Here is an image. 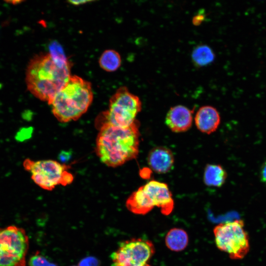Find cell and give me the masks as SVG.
<instances>
[{
    "label": "cell",
    "instance_id": "26",
    "mask_svg": "<svg viewBox=\"0 0 266 266\" xmlns=\"http://www.w3.org/2000/svg\"><path fill=\"white\" fill-rule=\"evenodd\" d=\"M49 266H56L55 265L53 264H51L49 265Z\"/></svg>",
    "mask_w": 266,
    "mask_h": 266
},
{
    "label": "cell",
    "instance_id": "3",
    "mask_svg": "<svg viewBox=\"0 0 266 266\" xmlns=\"http://www.w3.org/2000/svg\"><path fill=\"white\" fill-rule=\"evenodd\" d=\"M93 99L91 83L77 75H71L65 86L49 103L60 122L78 120L88 110Z\"/></svg>",
    "mask_w": 266,
    "mask_h": 266
},
{
    "label": "cell",
    "instance_id": "13",
    "mask_svg": "<svg viewBox=\"0 0 266 266\" xmlns=\"http://www.w3.org/2000/svg\"><path fill=\"white\" fill-rule=\"evenodd\" d=\"M126 206L131 212L139 215H145L154 207L143 186L131 194L126 201Z\"/></svg>",
    "mask_w": 266,
    "mask_h": 266
},
{
    "label": "cell",
    "instance_id": "14",
    "mask_svg": "<svg viewBox=\"0 0 266 266\" xmlns=\"http://www.w3.org/2000/svg\"><path fill=\"white\" fill-rule=\"evenodd\" d=\"M227 173L224 167L217 164H208L205 167L203 181L208 186L220 187L224 185Z\"/></svg>",
    "mask_w": 266,
    "mask_h": 266
},
{
    "label": "cell",
    "instance_id": "10",
    "mask_svg": "<svg viewBox=\"0 0 266 266\" xmlns=\"http://www.w3.org/2000/svg\"><path fill=\"white\" fill-rule=\"evenodd\" d=\"M193 113V110L185 106L178 105L173 106L167 113L166 123L173 132H184L192 126Z\"/></svg>",
    "mask_w": 266,
    "mask_h": 266
},
{
    "label": "cell",
    "instance_id": "27",
    "mask_svg": "<svg viewBox=\"0 0 266 266\" xmlns=\"http://www.w3.org/2000/svg\"></svg>",
    "mask_w": 266,
    "mask_h": 266
},
{
    "label": "cell",
    "instance_id": "8",
    "mask_svg": "<svg viewBox=\"0 0 266 266\" xmlns=\"http://www.w3.org/2000/svg\"><path fill=\"white\" fill-rule=\"evenodd\" d=\"M155 252L149 240L134 238L123 241L111 255L112 266H150L148 262Z\"/></svg>",
    "mask_w": 266,
    "mask_h": 266
},
{
    "label": "cell",
    "instance_id": "17",
    "mask_svg": "<svg viewBox=\"0 0 266 266\" xmlns=\"http://www.w3.org/2000/svg\"><path fill=\"white\" fill-rule=\"evenodd\" d=\"M215 54L208 45L201 44L196 46L192 53V59L196 65L203 66L211 63Z\"/></svg>",
    "mask_w": 266,
    "mask_h": 266
},
{
    "label": "cell",
    "instance_id": "11",
    "mask_svg": "<svg viewBox=\"0 0 266 266\" xmlns=\"http://www.w3.org/2000/svg\"><path fill=\"white\" fill-rule=\"evenodd\" d=\"M174 159L172 151L167 147L157 146L151 149L147 157L150 168L158 173L169 171L173 166Z\"/></svg>",
    "mask_w": 266,
    "mask_h": 266
},
{
    "label": "cell",
    "instance_id": "2",
    "mask_svg": "<svg viewBox=\"0 0 266 266\" xmlns=\"http://www.w3.org/2000/svg\"><path fill=\"white\" fill-rule=\"evenodd\" d=\"M139 122L120 128L108 125L100 127L96 139V154L105 165L116 167L135 159L139 153Z\"/></svg>",
    "mask_w": 266,
    "mask_h": 266
},
{
    "label": "cell",
    "instance_id": "25",
    "mask_svg": "<svg viewBox=\"0 0 266 266\" xmlns=\"http://www.w3.org/2000/svg\"><path fill=\"white\" fill-rule=\"evenodd\" d=\"M23 1H24L23 0H6V1H5V2H6L7 3H9L10 4H13V5H18L19 4H20L21 3H22Z\"/></svg>",
    "mask_w": 266,
    "mask_h": 266
},
{
    "label": "cell",
    "instance_id": "12",
    "mask_svg": "<svg viewBox=\"0 0 266 266\" xmlns=\"http://www.w3.org/2000/svg\"><path fill=\"white\" fill-rule=\"evenodd\" d=\"M220 121V116L217 110L209 105L200 107L195 118L198 130L207 134L214 132L218 128Z\"/></svg>",
    "mask_w": 266,
    "mask_h": 266
},
{
    "label": "cell",
    "instance_id": "5",
    "mask_svg": "<svg viewBox=\"0 0 266 266\" xmlns=\"http://www.w3.org/2000/svg\"><path fill=\"white\" fill-rule=\"evenodd\" d=\"M215 244L232 260L243 259L250 250L249 236L242 220L220 223L213 229Z\"/></svg>",
    "mask_w": 266,
    "mask_h": 266
},
{
    "label": "cell",
    "instance_id": "24",
    "mask_svg": "<svg viewBox=\"0 0 266 266\" xmlns=\"http://www.w3.org/2000/svg\"><path fill=\"white\" fill-rule=\"evenodd\" d=\"M90 1H88V0H85V1L84 0H81V1L80 0H77V1L73 0H73H71L68 2L72 4L78 5L84 4L86 2H88Z\"/></svg>",
    "mask_w": 266,
    "mask_h": 266
},
{
    "label": "cell",
    "instance_id": "4",
    "mask_svg": "<svg viewBox=\"0 0 266 266\" xmlns=\"http://www.w3.org/2000/svg\"><path fill=\"white\" fill-rule=\"evenodd\" d=\"M141 107L140 99L127 87H121L110 99L108 109L96 118L95 126L98 129L104 125L128 127L136 120V116Z\"/></svg>",
    "mask_w": 266,
    "mask_h": 266
},
{
    "label": "cell",
    "instance_id": "23",
    "mask_svg": "<svg viewBox=\"0 0 266 266\" xmlns=\"http://www.w3.org/2000/svg\"><path fill=\"white\" fill-rule=\"evenodd\" d=\"M260 176L262 182L266 185V161L261 166Z\"/></svg>",
    "mask_w": 266,
    "mask_h": 266
},
{
    "label": "cell",
    "instance_id": "16",
    "mask_svg": "<svg viewBox=\"0 0 266 266\" xmlns=\"http://www.w3.org/2000/svg\"><path fill=\"white\" fill-rule=\"evenodd\" d=\"M99 63L100 67L108 72L116 71L120 66L121 58L119 53L113 49L104 51L101 55Z\"/></svg>",
    "mask_w": 266,
    "mask_h": 266
},
{
    "label": "cell",
    "instance_id": "1",
    "mask_svg": "<svg viewBox=\"0 0 266 266\" xmlns=\"http://www.w3.org/2000/svg\"><path fill=\"white\" fill-rule=\"evenodd\" d=\"M71 76L70 64L49 52L34 56L26 72L28 90L36 98L49 104Z\"/></svg>",
    "mask_w": 266,
    "mask_h": 266
},
{
    "label": "cell",
    "instance_id": "9",
    "mask_svg": "<svg viewBox=\"0 0 266 266\" xmlns=\"http://www.w3.org/2000/svg\"><path fill=\"white\" fill-rule=\"evenodd\" d=\"M142 186L154 207L160 208L161 213L165 215H168L172 212L174 208V200L166 184L151 180Z\"/></svg>",
    "mask_w": 266,
    "mask_h": 266
},
{
    "label": "cell",
    "instance_id": "18",
    "mask_svg": "<svg viewBox=\"0 0 266 266\" xmlns=\"http://www.w3.org/2000/svg\"><path fill=\"white\" fill-rule=\"evenodd\" d=\"M28 264L29 266H49L50 263L44 257L36 253L30 258Z\"/></svg>",
    "mask_w": 266,
    "mask_h": 266
},
{
    "label": "cell",
    "instance_id": "7",
    "mask_svg": "<svg viewBox=\"0 0 266 266\" xmlns=\"http://www.w3.org/2000/svg\"><path fill=\"white\" fill-rule=\"evenodd\" d=\"M29 240L22 228H0V266H26Z\"/></svg>",
    "mask_w": 266,
    "mask_h": 266
},
{
    "label": "cell",
    "instance_id": "6",
    "mask_svg": "<svg viewBox=\"0 0 266 266\" xmlns=\"http://www.w3.org/2000/svg\"><path fill=\"white\" fill-rule=\"evenodd\" d=\"M23 166L31 173L33 181L46 190H52L60 185H69L73 180V175L68 171L70 166L54 160L35 161L27 159Z\"/></svg>",
    "mask_w": 266,
    "mask_h": 266
},
{
    "label": "cell",
    "instance_id": "22",
    "mask_svg": "<svg viewBox=\"0 0 266 266\" xmlns=\"http://www.w3.org/2000/svg\"><path fill=\"white\" fill-rule=\"evenodd\" d=\"M205 18V15L203 13H199L194 16L192 19L193 23L195 25L200 24Z\"/></svg>",
    "mask_w": 266,
    "mask_h": 266
},
{
    "label": "cell",
    "instance_id": "21",
    "mask_svg": "<svg viewBox=\"0 0 266 266\" xmlns=\"http://www.w3.org/2000/svg\"><path fill=\"white\" fill-rule=\"evenodd\" d=\"M71 156V152L70 151L62 150L58 155V159L62 163H65L70 159Z\"/></svg>",
    "mask_w": 266,
    "mask_h": 266
},
{
    "label": "cell",
    "instance_id": "19",
    "mask_svg": "<svg viewBox=\"0 0 266 266\" xmlns=\"http://www.w3.org/2000/svg\"><path fill=\"white\" fill-rule=\"evenodd\" d=\"M33 133V127L21 128L16 133L15 137L17 141L23 142L30 139Z\"/></svg>",
    "mask_w": 266,
    "mask_h": 266
},
{
    "label": "cell",
    "instance_id": "15",
    "mask_svg": "<svg viewBox=\"0 0 266 266\" xmlns=\"http://www.w3.org/2000/svg\"><path fill=\"white\" fill-rule=\"evenodd\" d=\"M165 242L170 250L176 252L182 251L188 245V234L186 232L182 229H172L167 233Z\"/></svg>",
    "mask_w": 266,
    "mask_h": 266
},
{
    "label": "cell",
    "instance_id": "20",
    "mask_svg": "<svg viewBox=\"0 0 266 266\" xmlns=\"http://www.w3.org/2000/svg\"><path fill=\"white\" fill-rule=\"evenodd\" d=\"M97 260L93 257H88L81 261L78 266H97Z\"/></svg>",
    "mask_w": 266,
    "mask_h": 266
}]
</instances>
